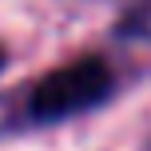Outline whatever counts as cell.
Wrapping results in <instances>:
<instances>
[{
    "mask_svg": "<svg viewBox=\"0 0 151 151\" xmlns=\"http://www.w3.org/2000/svg\"><path fill=\"white\" fill-rule=\"evenodd\" d=\"M115 76L99 56H83V60H72L64 68H56L52 76L32 88L28 96V115L40 123H56V119H72L80 111H91L99 107L107 96H111Z\"/></svg>",
    "mask_w": 151,
    "mask_h": 151,
    "instance_id": "1",
    "label": "cell"
},
{
    "mask_svg": "<svg viewBox=\"0 0 151 151\" xmlns=\"http://www.w3.org/2000/svg\"><path fill=\"white\" fill-rule=\"evenodd\" d=\"M0 68H4V48H0Z\"/></svg>",
    "mask_w": 151,
    "mask_h": 151,
    "instance_id": "2",
    "label": "cell"
}]
</instances>
